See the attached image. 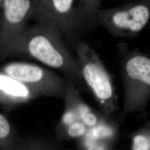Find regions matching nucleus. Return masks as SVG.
<instances>
[{
  "mask_svg": "<svg viewBox=\"0 0 150 150\" xmlns=\"http://www.w3.org/2000/svg\"><path fill=\"white\" fill-rule=\"evenodd\" d=\"M21 139L5 116L0 113V150H18Z\"/></svg>",
  "mask_w": 150,
  "mask_h": 150,
  "instance_id": "obj_11",
  "label": "nucleus"
},
{
  "mask_svg": "<svg viewBox=\"0 0 150 150\" xmlns=\"http://www.w3.org/2000/svg\"><path fill=\"white\" fill-rule=\"evenodd\" d=\"M118 126L111 117L103 116L99 123L88 129L84 136L98 141L111 145L113 141L117 137Z\"/></svg>",
  "mask_w": 150,
  "mask_h": 150,
  "instance_id": "obj_10",
  "label": "nucleus"
},
{
  "mask_svg": "<svg viewBox=\"0 0 150 150\" xmlns=\"http://www.w3.org/2000/svg\"><path fill=\"white\" fill-rule=\"evenodd\" d=\"M0 71L27 86L38 97L64 98L66 79L38 64L25 62H12L4 65L0 69Z\"/></svg>",
  "mask_w": 150,
  "mask_h": 150,
  "instance_id": "obj_5",
  "label": "nucleus"
},
{
  "mask_svg": "<svg viewBox=\"0 0 150 150\" xmlns=\"http://www.w3.org/2000/svg\"><path fill=\"white\" fill-rule=\"evenodd\" d=\"M103 116V115L100 116L92 110H91L90 111L83 115L80 118V121L83 123L88 129H90L99 123Z\"/></svg>",
  "mask_w": 150,
  "mask_h": 150,
  "instance_id": "obj_15",
  "label": "nucleus"
},
{
  "mask_svg": "<svg viewBox=\"0 0 150 150\" xmlns=\"http://www.w3.org/2000/svg\"><path fill=\"white\" fill-rule=\"evenodd\" d=\"M31 18L58 32L71 43L79 30L76 17L77 0H31Z\"/></svg>",
  "mask_w": 150,
  "mask_h": 150,
  "instance_id": "obj_6",
  "label": "nucleus"
},
{
  "mask_svg": "<svg viewBox=\"0 0 150 150\" xmlns=\"http://www.w3.org/2000/svg\"><path fill=\"white\" fill-rule=\"evenodd\" d=\"M132 150H150V121L132 135Z\"/></svg>",
  "mask_w": 150,
  "mask_h": 150,
  "instance_id": "obj_13",
  "label": "nucleus"
},
{
  "mask_svg": "<svg viewBox=\"0 0 150 150\" xmlns=\"http://www.w3.org/2000/svg\"><path fill=\"white\" fill-rule=\"evenodd\" d=\"M150 18V0H137L115 8L100 9L97 13L100 23L111 35L133 38L143 30Z\"/></svg>",
  "mask_w": 150,
  "mask_h": 150,
  "instance_id": "obj_4",
  "label": "nucleus"
},
{
  "mask_svg": "<svg viewBox=\"0 0 150 150\" xmlns=\"http://www.w3.org/2000/svg\"><path fill=\"white\" fill-rule=\"evenodd\" d=\"M38 97L20 81L0 71V104L10 111Z\"/></svg>",
  "mask_w": 150,
  "mask_h": 150,
  "instance_id": "obj_8",
  "label": "nucleus"
},
{
  "mask_svg": "<svg viewBox=\"0 0 150 150\" xmlns=\"http://www.w3.org/2000/svg\"><path fill=\"white\" fill-rule=\"evenodd\" d=\"M0 21V59L26 28L32 17L31 0H3Z\"/></svg>",
  "mask_w": 150,
  "mask_h": 150,
  "instance_id": "obj_7",
  "label": "nucleus"
},
{
  "mask_svg": "<svg viewBox=\"0 0 150 150\" xmlns=\"http://www.w3.org/2000/svg\"><path fill=\"white\" fill-rule=\"evenodd\" d=\"M15 54L26 55L59 70L80 92L86 90L77 58L57 31L41 25L26 27L8 50L5 58Z\"/></svg>",
  "mask_w": 150,
  "mask_h": 150,
  "instance_id": "obj_1",
  "label": "nucleus"
},
{
  "mask_svg": "<svg viewBox=\"0 0 150 150\" xmlns=\"http://www.w3.org/2000/svg\"></svg>",
  "mask_w": 150,
  "mask_h": 150,
  "instance_id": "obj_17",
  "label": "nucleus"
},
{
  "mask_svg": "<svg viewBox=\"0 0 150 150\" xmlns=\"http://www.w3.org/2000/svg\"><path fill=\"white\" fill-rule=\"evenodd\" d=\"M2 1H3V0H0V10H1V5H2Z\"/></svg>",
  "mask_w": 150,
  "mask_h": 150,
  "instance_id": "obj_16",
  "label": "nucleus"
},
{
  "mask_svg": "<svg viewBox=\"0 0 150 150\" xmlns=\"http://www.w3.org/2000/svg\"><path fill=\"white\" fill-rule=\"evenodd\" d=\"M88 129L80 121H77L66 129L61 139H80L86 134Z\"/></svg>",
  "mask_w": 150,
  "mask_h": 150,
  "instance_id": "obj_14",
  "label": "nucleus"
},
{
  "mask_svg": "<svg viewBox=\"0 0 150 150\" xmlns=\"http://www.w3.org/2000/svg\"><path fill=\"white\" fill-rule=\"evenodd\" d=\"M18 150H66L57 144L47 139L28 137L22 138Z\"/></svg>",
  "mask_w": 150,
  "mask_h": 150,
  "instance_id": "obj_12",
  "label": "nucleus"
},
{
  "mask_svg": "<svg viewBox=\"0 0 150 150\" xmlns=\"http://www.w3.org/2000/svg\"><path fill=\"white\" fill-rule=\"evenodd\" d=\"M102 0H78L76 17L79 30L90 28L97 24V13Z\"/></svg>",
  "mask_w": 150,
  "mask_h": 150,
  "instance_id": "obj_9",
  "label": "nucleus"
},
{
  "mask_svg": "<svg viewBox=\"0 0 150 150\" xmlns=\"http://www.w3.org/2000/svg\"><path fill=\"white\" fill-rule=\"evenodd\" d=\"M118 49L122 53L121 75L124 101L121 117L131 113L145 112L150 96V59L139 51H129L124 43Z\"/></svg>",
  "mask_w": 150,
  "mask_h": 150,
  "instance_id": "obj_2",
  "label": "nucleus"
},
{
  "mask_svg": "<svg viewBox=\"0 0 150 150\" xmlns=\"http://www.w3.org/2000/svg\"><path fill=\"white\" fill-rule=\"evenodd\" d=\"M75 50L87 87L93 95L103 115L111 117L118 110V98L111 75L98 54L87 43L78 42Z\"/></svg>",
  "mask_w": 150,
  "mask_h": 150,
  "instance_id": "obj_3",
  "label": "nucleus"
}]
</instances>
